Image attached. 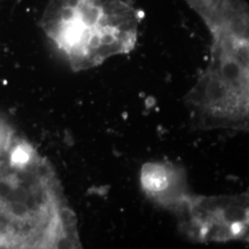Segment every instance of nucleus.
Returning <instances> with one entry per match:
<instances>
[{
  "mask_svg": "<svg viewBox=\"0 0 249 249\" xmlns=\"http://www.w3.org/2000/svg\"><path fill=\"white\" fill-rule=\"evenodd\" d=\"M74 212L52 164L0 123V249H79Z\"/></svg>",
  "mask_w": 249,
  "mask_h": 249,
  "instance_id": "obj_1",
  "label": "nucleus"
},
{
  "mask_svg": "<svg viewBox=\"0 0 249 249\" xmlns=\"http://www.w3.org/2000/svg\"><path fill=\"white\" fill-rule=\"evenodd\" d=\"M143 18L133 0H49L41 27L73 71L130 53Z\"/></svg>",
  "mask_w": 249,
  "mask_h": 249,
  "instance_id": "obj_2",
  "label": "nucleus"
},
{
  "mask_svg": "<svg viewBox=\"0 0 249 249\" xmlns=\"http://www.w3.org/2000/svg\"><path fill=\"white\" fill-rule=\"evenodd\" d=\"M212 36L210 61L186 96L194 126L246 130L249 120V38Z\"/></svg>",
  "mask_w": 249,
  "mask_h": 249,
  "instance_id": "obj_3",
  "label": "nucleus"
},
{
  "mask_svg": "<svg viewBox=\"0 0 249 249\" xmlns=\"http://www.w3.org/2000/svg\"><path fill=\"white\" fill-rule=\"evenodd\" d=\"M174 215L180 232L196 243H226L249 238L248 193L219 196L192 194Z\"/></svg>",
  "mask_w": 249,
  "mask_h": 249,
  "instance_id": "obj_4",
  "label": "nucleus"
},
{
  "mask_svg": "<svg viewBox=\"0 0 249 249\" xmlns=\"http://www.w3.org/2000/svg\"><path fill=\"white\" fill-rule=\"evenodd\" d=\"M140 183L151 202L176 213L192 195L187 171L171 161H148L141 169Z\"/></svg>",
  "mask_w": 249,
  "mask_h": 249,
  "instance_id": "obj_5",
  "label": "nucleus"
}]
</instances>
